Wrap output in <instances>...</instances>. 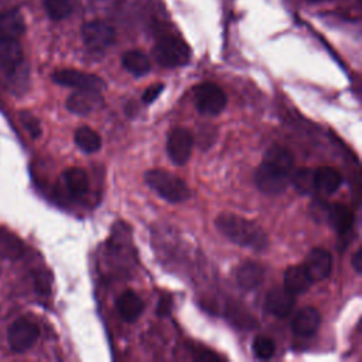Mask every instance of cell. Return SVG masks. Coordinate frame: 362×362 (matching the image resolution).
Returning a JSON list of instances; mask_svg holds the SVG:
<instances>
[{
    "label": "cell",
    "instance_id": "obj_24",
    "mask_svg": "<svg viewBox=\"0 0 362 362\" xmlns=\"http://www.w3.org/2000/svg\"><path fill=\"white\" fill-rule=\"evenodd\" d=\"M290 182L294 189L300 194H310L314 191V170L313 168H300L291 174Z\"/></svg>",
    "mask_w": 362,
    "mask_h": 362
},
{
    "label": "cell",
    "instance_id": "obj_19",
    "mask_svg": "<svg viewBox=\"0 0 362 362\" xmlns=\"http://www.w3.org/2000/svg\"><path fill=\"white\" fill-rule=\"evenodd\" d=\"M25 30L24 18L17 10H7L0 14V37L17 38L23 35Z\"/></svg>",
    "mask_w": 362,
    "mask_h": 362
},
{
    "label": "cell",
    "instance_id": "obj_26",
    "mask_svg": "<svg viewBox=\"0 0 362 362\" xmlns=\"http://www.w3.org/2000/svg\"><path fill=\"white\" fill-rule=\"evenodd\" d=\"M253 352L259 359H270L274 355L276 344L274 341L267 335H259L253 339L252 344Z\"/></svg>",
    "mask_w": 362,
    "mask_h": 362
},
{
    "label": "cell",
    "instance_id": "obj_20",
    "mask_svg": "<svg viewBox=\"0 0 362 362\" xmlns=\"http://www.w3.org/2000/svg\"><path fill=\"white\" fill-rule=\"evenodd\" d=\"M263 279V269L255 262H245L236 270V281L243 290L256 288Z\"/></svg>",
    "mask_w": 362,
    "mask_h": 362
},
{
    "label": "cell",
    "instance_id": "obj_28",
    "mask_svg": "<svg viewBox=\"0 0 362 362\" xmlns=\"http://www.w3.org/2000/svg\"><path fill=\"white\" fill-rule=\"evenodd\" d=\"M163 88H164L163 83H154V85L148 86V88L144 90V93H143V102H144V103H151V102L161 93Z\"/></svg>",
    "mask_w": 362,
    "mask_h": 362
},
{
    "label": "cell",
    "instance_id": "obj_6",
    "mask_svg": "<svg viewBox=\"0 0 362 362\" xmlns=\"http://www.w3.org/2000/svg\"><path fill=\"white\" fill-rule=\"evenodd\" d=\"M82 38L88 49L100 52L109 48L116 40L115 28L102 20H93L83 25Z\"/></svg>",
    "mask_w": 362,
    "mask_h": 362
},
{
    "label": "cell",
    "instance_id": "obj_2",
    "mask_svg": "<svg viewBox=\"0 0 362 362\" xmlns=\"http://www.w3.org/2000/svg\"><path fill=\"white\" fill-rule=\"evenodd\" d=\"M215 226L226 239L239 246L257 252L269 246V238L263 228L240 215L223 212L215 219Z\"/></svg>",
    "mask_w": 362,
    "mask_h": 362
},
{
    "label": "cell",
    "instance_id": "obj_4",
    "mask_svg": "<svg viewBox=\"0 0 362 362\" xmlns=\"http://www.w3.org/2000/svg\"><path fill=\"white\" fill-rule=\"evenodd\" d=\"M154 59L165 68H175L185 65L191 58L188 45L178 37L164 35L157 40L153 47Z\"/></svg>",
    "mask_w": 362,
    "mask_h": 362
},
{
    "label": "cell",
    "instance_id": "obj_29",
    "mask_svg": "<svg viewBox=\"0 0 362 362\" xmlns=\"http://www.w3.org/2000/svg\"><path fill=\"white\" fill-rule=\"evenodd\" d=\"M352 266L355 269V272L359 274L362 272V250L358 249L354 256H352Z\"/></svg>",
    "mask_w": 362,
    "mask_h": 362
},
{
    "label": "cell",
    "instance_id": "obj_10",
    "mask_svg": "<svg viewBox=\"0 0 362 362\" xmlns=\"http://www.w3.org/2000/svg\"><path fill=\"white\" fill-rule=\"evenodd\" d=\"M103 103V96L99 90L78 89L66 99V107L75 115H88L99 109Z\"/></svg>",
    "mask_w": 362,
    "mask_h": 362
},
{
    "label": "cell",
    "instance_id": "obj_21",
    "mask_svg": "<svg viewBox=\"0 0 362 362\" xmlns=\"http://www.w3.org/2000/svg\"><path fill=\"white\" fill-rule=\"evenodd\" d=\"M122 65L127 72L134 76L146 75L150 71L148 57L139 49H130L124 52L122 57Z\"/></svg>",
    "mask_w": 362,
    "mask_h": 362
},
{
    "label": "cell",
    "instance_id": "obj_7",
    "mask_svg": "<svg viewBox=\"0 0 362 362\" xmlns=\"http://www.w3.org/2000/svg\"><path fill=\"white\" fill-rule=\"evenodd\" d=\"M38 335H40V329L37 324H34L30 320L20 318V320H16L8 327L7 341L11 351L24 352V351H28L35 344V341L38 339Z\"/></svg>",
    "mask_w": 362,
    "mask_h": 362
},
{
    "label": "cell",
    "instance_id": "obj_25",
    "mask_svg": "<svg viewBox=\"0 0 362 362\" xmlns=\"http://www.w3.org/2000/svg\"><path fill=\"white\" fill-rule=\"evenodd\" d=\"M44 8L48 17L54 21L64 20L72 13V4L69 0H44Z\"/></svg>",
    "mask_w": 362,
    "mask_h": 362
},
{
    "label": "cell",
    "instance_id": "obj_15",
    "mask_svg": "<svg viewBox=\"0 0 362 362\" xmlns=\"http://www.w3.org/2000/svg\"><path fill=\"white\" fill-rule=\"evenodd\" d=\"M144 310V303L133 290H124L117 298V311L123 321H136Z\"/></svg>",
    "mask_w": 362,
    "mask_h": 362
},
{
    "label": "cell",
    "instance_id": "obj_27",
    "mask_svg": "<svg viewBox=\"0 0 362 362\" xmlns=\"http://www.w3.org/2000/svg\"><path fill=\"white\" fill-rule=\"evenodd\" d=\"M18 119H20V123L21 126L25 129V132L33 137V139H37L41 136V124H40V120L30 112H20L18 115Z\"/></svg>",
    "mask_w": 362,
    "mask_h": 362
},
{
    "label": "cell",
    "instance_id": "obj_31",
    "mask_svg": "<svg viewBox=\"0 0 362 362\" xmlns=\"http://www.w3.org/2000/svg\"><path fill=\"white\" fill-rule=\"evenodd\" d=\"M168 305H170V300H161V301L158 303V307H157V314H160V315L167 314L168 310H170Z\"/></svg>",
    "mask_w": 362,
    "mask_h": 362
},
{
    "label": "cell",
    "instance_id": "obj_5",
    "mask_svg": "<svg viewBox=\"0 0 362 362\" xmlns=\"http://www.w3.org/2000/svg\"><path fill=\"white\" fill-rule=\"evenodd\" d=\"M194 103L199 113L216 116L226 106V95L218 85L204 82L194 88Z\"/></svg>",
    "mask_w": 362,
    "mask_h": 362
},
{
    "label": "cell",
    "instance_id": "obj_18",
    "mask_svg": "<svg viewBox=\"0 0 362 362\" xmlns=\"http://www.w3.org/2000/svg\"><path fill=\"white\" fill-rule=\"evenodd\" d=\"M23 61V48L17 38L0 37V65L6 71L16 69Z\"/></svg>",
    "mask_w": 362,
    "mask_h": 362
},
{
    "label": "cell",
    "instance_id": "obj_30",
    "mask_svg": "<svg viewBox=\"0 0 362 362\" xmlns=\"http://www.w3.org/2000/svg\"><path fill=\"white\" fill-rule=\"evenodd\" d=\"M195 359L197 361H214V359H218V356L214 352H211V351L201 349L199 354L195 356Z\"/></svg>",
    "mask_w": 362,
    "mask_h": 362
},
{
    "label": "cell",
    "instance_id": "obj_9",
    "mask_svg": "<svg viewBox=\"0 0 362 362\" xmlns=\"http://www.w3.org/2000/svg\"><path fill=\"white\" fill-rule=\"evenodd\" d=\"M52 81L62 86H69L75 89H90L99 90L105 88V82L102 78L93 74L76 71V69H59L51 75Z\"/></svg>",
    "mask_w": 362,
    "mask_h": 362
},
{
    "label": "cell",
    "instance_id": "obj_32",
    "mask_svg": "<svg viewBox=\"0 0 362 362\" xmlns=\"http://www.w3.org/2000/svg\"><path fill=\"white\" fill-rule=\"evenodd\" d=\"M308 1H313V3H318V1H322V0H308Z\"/></svg>",
    "mask_w": 362,
    "mask_h": 362
},
{
    "label": "cell",
    "instance_id": "obj_1",
    "mask_svg": "<svg viewBox=\"0 0 362 362\" xmlns=\"http://www.w3.org/2000/svg\"><path fill=\"white\" fill-rule=\"evenodd\" d=\"M294 157L291 151L279 144L270 146L263 161L255 171V184L263 194L279 195L290 184Z\"/></svg>",
    "mask_w": 362,
    "mask_h": 362
},
{
    "label": "cell",
    "instance_id": "obj_23",
    "mask_svg": "<svg viewBox=\"0 0 362 362\" xmlns=\"http://www.w3.org/2000/svg\"><path fill=\"white\" fill-rule=\"evenodd\" d=\"M74 140H75V144L83 153H89V154L96 153L102 146L100 136L93 129H90L88 126H82V127L76 129Z\"/></svg>",
    "mask_w": 362,
    "mask_h": 362
},
{
    "label": "cell",
    "instance_id": "obj_8",
    "mask_svg": "<svg viewBox=\"0 0 362 362\" xmlns=\"http://www.w3.org/2000/svg\"><path fill=\"white\" fill-rule=\"evenodd\" d=\"M194 137L185 127H175L167 136V154L177 165L185 164L192 153Z\"/></svg>",
    "mask_w": 362,
    "mask_h": 362
},
{
    "label": "cell",
    "instance_id": "obj_13",
    "mask_svg": "<svg viewBox=\"0 0 362 362\" xmlns=\"http://www.w3.org/2000/svg\"><path fill=\"white\" fill-rule=\"evenodd\" d=\"M321 324V315L314 307H304L298 310L291 321V328L297 335L308 337L317 332Z\"/></svg>",
    "mask_w": 362,
    "mask_h": 362
},
{
    "label": "cell",
    "instance_id": "obj_17",
    "mask_svg": "<svg viewBox=\"0 0 362 362\" xmlns=\"http://www.w3.org/2000/svg\"><path fill=\"white\" fill-rule=\"evenodd\" d=\"M325 218L341 235L348 233L354 226V214L344 204H334L331 206H327Z\"/></svg>",
    "mask_w": 362,
    "mask_h": 362
},
{
    "label": "cell",
    "instance_id": "obj_16",
    "mask_svg": "<svg viewBox=\"0 0 362 362\" xmlns=\"http://www.w3.org/2000/svg\"><path fill=\"white\" fill-rule=\"evenodd\" d=\"M342 184V177L332 167H320L314 170V191L324 195L334 194Z\"/></svg>",
    "mask_w": 362,
    "mask_h": 362
},
{
    "label": "cell",
    "instance_id": "obj_3",
    "mask_svg": "<svg viewBox=\"0 0 362 362\" xmlns=\"http://www.w3.org/2000/svg\"><path fill=\"white\" fill-rule=\"evenodd\" d=\"M146 184L163 199L177 204L188 199L191 191L184 180L163 168H153L144 174Z\"/></svg>",
    "mask_w": 362,
    "mask_h": 362
},
{
    "label": "cell",
    "instance_id": "obj_11",
    "mask_svg": "<svg viewBox=\"0 0 362 362\" xmlns=\"http://www.w3.org/2000/svg\"><path fill=\"white\" fill-rule=\"evenodd\" d=\"M304 267L308 272L313 281L324 280L332 270V256L324 247H314L308 252Z\"/></svg>",
    "mask_w": 362,
    "mask_h": 362
},
{
    "label": "cell",
    "instance_id": "obj_22",
    "mask_svg": "<svg viewBox=\"0 0 362 362\" xmlns=\"http://www.w3.org/2000/svg\"><path fill=\"white\" fill-rule=\"evenodd\" d=\"M64 181L71 195L82 197L89 189V180L82 168L71 167L64 173Z\"/></svg>",
    "mask_w": 362,
    "mask_h": 362
},
{
    "label": "cell",
    "instance_id": "obj_12",
    "mask_svg": "<svg viewBox=\"0 0 362 362\" xmlns=\"http://www.w3.org/2000/svg\"><path fill=\"white\" fill-rule=\"evenodd\" d=\"M296 297L286 287H274L266 294L264 305L269 313L279 318L287 317L294 307Z\"/></svg>",
    "mask_w": 362,
    "mask_h": 362
},
{
    "label": "cell",
    "instance_id": "obj_14",
    "mask_svg": "<svg viewBox=\"0 0 362 362\" xmlns=\"http://www.w3.org/2000/svg\"><path fill=\"white\" fill-rule=\"evenodd\" d=\"M313 284V279L304 264H293L284 272V287L294 296L307 291Z\"/></svg>",
    "mask_w": 362,
    "mask_h": 362
}]
</instances>
